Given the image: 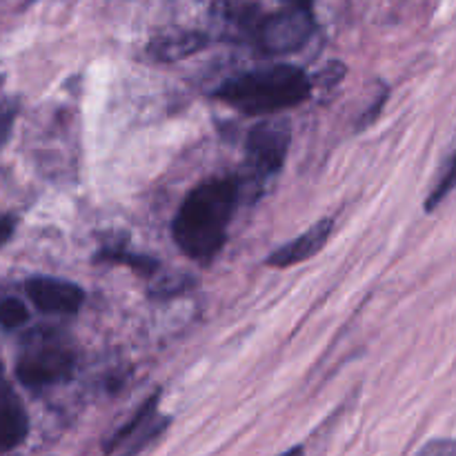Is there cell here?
<instances>
[{"mask_svg":"<svg viewBox=\"0 0 456 456\" xmlns=\"http://www.w3.org/2000/svg\"><path fill=\"white\" fill-rule=\"evenodd\" d=\"M243 196V178H209L196 185L172 223L174 243L191 261L209 265L227 240V227Z\"/></svg>","mask_w":456,"mask_h":456,"instance_id":"1","label":"cell"},{"mask_svg":"<svg viewBox=\"0 0 456 456\" xmlns=\"http://www.w3.org/2000/svg\"><path fill=\"white\" fill-rule=\"evenodd\" d=\"M314 92L312 78L294 65H270L243 71L221 83L214 98L248 116H274L303 105Z\"/></svg>","mask_w":456,"mask_h":456,"instance_id":"2","label":"cell"},{"mask_svg":"<svg viewBox=\"0 0 456 456\" xmlns=\"http://www.w3.org/2000/svg\"><path fill=\"white\" fill-rule=\"evenodd\" d=\"M76 350L69 337L58 330H36L27 334L18 350L16 377L29 390H45L71 379Z\"/></svg>","mask_w":456,"mask_h":456,"instance_id":"3","label":"cell"},{"mask_svg":"<svg viewBox=\"0 0 456 456\" xmlns=\"http://www.w3.org/2000/svg\"><path fill=\"white\" fill-rule=\"evenodd\" d=\"M312 0H279L274 9H263L258 3L249 45L270 56L294 53L314 34Z\"/></svg>","mask_w":456,"mask_h":456,"instance_id":"4","label":"cell"},{"mask_svg":"<svg viewBox=\"0 0 456 456\" xmlns=\"http://www.w3.org/2000/svg\"><path fill=\"white\" fill-rule=\"evenodd\" d=\"M160 390L147 396L125 426H120L102 444L105 456H138L167 432L172 419L160 410Z\"/></svg>","mask_w":456,"mask_h":456,"instance_id":"5","label":"cell"},{"mask_svg":"<svg viewBox=\"0 0 456 456\" xmlns=\"http://www.w3.org/2000/svg\"><path fill=\"white\" fill-rule=\"evenodd\" d=\"M292 145V125L285 118H265L254 125L248 134L245 154L248 174L252 181H265L283 169Z\"/></svg>","mask_w":456,"mask_h":456,"instance_id":"6","label":"cell"},{"mask_svg":"<svg viewBox=\"0 0 456 456\" xmlns=\"http://www.w3.org/2000/svg\"><path fill=\"white\" fill-rule=\"evenodd\" d=\"M25 292L45 314L74 316L85 305V289L80 285L53 276H34L25 283Z\"/></svg>","mask_w":456,"mask_h":456,"instance_id":"7","label":"cell"},{"mask_svg":"<svg viewBox=\"0 0 456 456\" xmlns=\"http://www.w3.org/2000/svg\"><path fill=\"white\" fill-rule=\"evenodd\" d=\"M334 232V218H321L319 223L310 227L305 234L297 236L289 243H283L281 248H276L270 256L265 258V265L270 267H292L297 263L310 261L312 256L321 252V249L328 245V240L332 239Z\"/></svg>","mask_w":456,"mask_h":456,"instance_id":"8","label":"cell"},{"mask_svg":"<svg viewBox=\"0 0 456 456\" xmlns=\"http://www.w3.org/2000/svg\"><path fill=\"white\" fill-rule=\"evenodd\" d=\"M27 430H29V421H27L25 410L0 365V454L18 448L25 441Z\"/></svg>","mask_w":456,"mask_h":456,"instance_id":"9","label":"cell"},{"mask_svg":"<svg viewBox=\"0 0 456 456\" xmlns=\"http://www.w3.org/2000/svg\"><path fill=\"white\" fill-rule=\"evenodd\" d=\"M209 38L200 31H178V34L159 36L147 47V56L156 62H174L200 52Z\"/></svg>","mask_w":456,"mask_h":456,"instance_id":"10","label":"cell"},{"mask_svg":"<svg viewBox=\"0 0 456 456\" xmlns=\"http://www.w3.org/2000/svg\"><path fill=\"white\" fill-rule=\"evenodd\" d=\"M96 263H116V265H125L141 274L142 279H156L160 270V263L156 258L147 256V254L132 252L127 245L123 243H102L98 254L94 256Z\"/></svg>","mask_w":456,"mask_h":456,"instance_id":"11","label":"cell"},{"mask_svg":"<svg viewBox=\"0 0 456 456\" xmlns=\"http://www.w3.org/2000/svg\"><path fill=\"white\" fill-rule=\"evenodd\" d=\"M456 190V147L452 154L448 156V160L444 163V167H441V172L436 174V181L435 185H432L430 194H428L426 199V212L432 214L436 208H439L441 203H444L445 199H448L450 194Z\"/></svg>","mask_w":456,"mask_h":456,"instance_id":"12","label":"cell"},{"mask_svg":"<svg viewBox=\"0 0 456 456\" xmlns=\"http://www.w3.org/2000/svg\"><path fill=\"white\" fill-rule=\"evenodd\" d=\"M29 319V310L20 298H0V328L3 330H18Z\"/></svg>","mask_w":456,"mask_h":456,"instance_id":"13","label":"cell"},{"mask_svg":"<svg viewBox=\"0 0 456 456\" xmlns=\"http://www.w3.org/2000/svg\"><path fill=\"white\" fill-rule=\"evenodd\" d=\"M194 285V281L190 276L183 274H174V276H165V279H159L154 283V289H151V297L154 298H174L185 294L187 289Z\"/></svg>","mask_w":456,"mask_h":456,"instance_id":"14","label":"cell"},{"mask_svg":"<svg viewBox=\"0 0 456 456\" xmlns=\"http://www.w3.org/2000/svg\"><path fill=\"white\" fill-rule=\"evenodd\" d=\"M16 114H18V105L12 101H3L0 102V145L9 138L12 134L13 123H16Z\"/></svg>","mask_w":456,"mask_h":456,"instance_id":"15","label":"cell"},{"mask_svg":"<svg viewBox=\"0 0 456 456\" xmlns=\"http://www.w3.org/2000/svg\"><path fill=\"white\" fill-rule=\"evenodd\" d=\"M414 456H456V439H432Z\"/></svg>","mask_w":456,"mask_h":456,"instance_id":"16","label":"cell"},{"mask_svg":"<svg viewBox=\"0 0 456 456\" xmlns=\"http://www.w3.org/2000/svg\"><path fill=\"white\" fill-rule=\"evenodd\" d=\"M386 101H387V89H383V92L379 94L377 101L372 102V107H370V110L359 118V129H365V127H370V125H374V120H377L379 114H381Z\"/></svg>","mask_w":456,"mask_h":456,"instance_id":"17","label":"cell"},{"mask_svg":"<svg viewBox=\"0 0 456 456\" xmlns=\"http://www.w3.org/2000/svg\"><path fill=\"white\" fill-rule=\"evenodd\" d=\"M343 74H346V67H343V65L325 67V71H323V74H321V78H319V87L321 89L337 87V85L341 83Z\"/></svg>","mask_w":456,"mask_h":456,"instance_id":"18","label":"cell"},{"mask_svg":"<svg viewBox=\"0 0 456 456\" xmlns=\"http://www.w3.org/2000/svg\"><path fill=\"white\" fill-rule=\"evenodd\" d=\"M13 230H16V218L9 216V214H0V245L12 239Z\"/></svg>","mask_w":456,"mask_h":456,"instance_id":"19","label":"cell"},{"mask_svg":"<svg viewBox=\"0 0 456 456\" xmlns=\"http://www.w3.org/2000/svg\"><path fill=\"white\" fill-rule=\"evenodd\" d=\"M281 456H305V450L301 445H294V448H289L288 452H283Z\"/></svg>","mask_w":456,"mask_h":456,"instance_id":"20","label":"cell"}]
</instances>
